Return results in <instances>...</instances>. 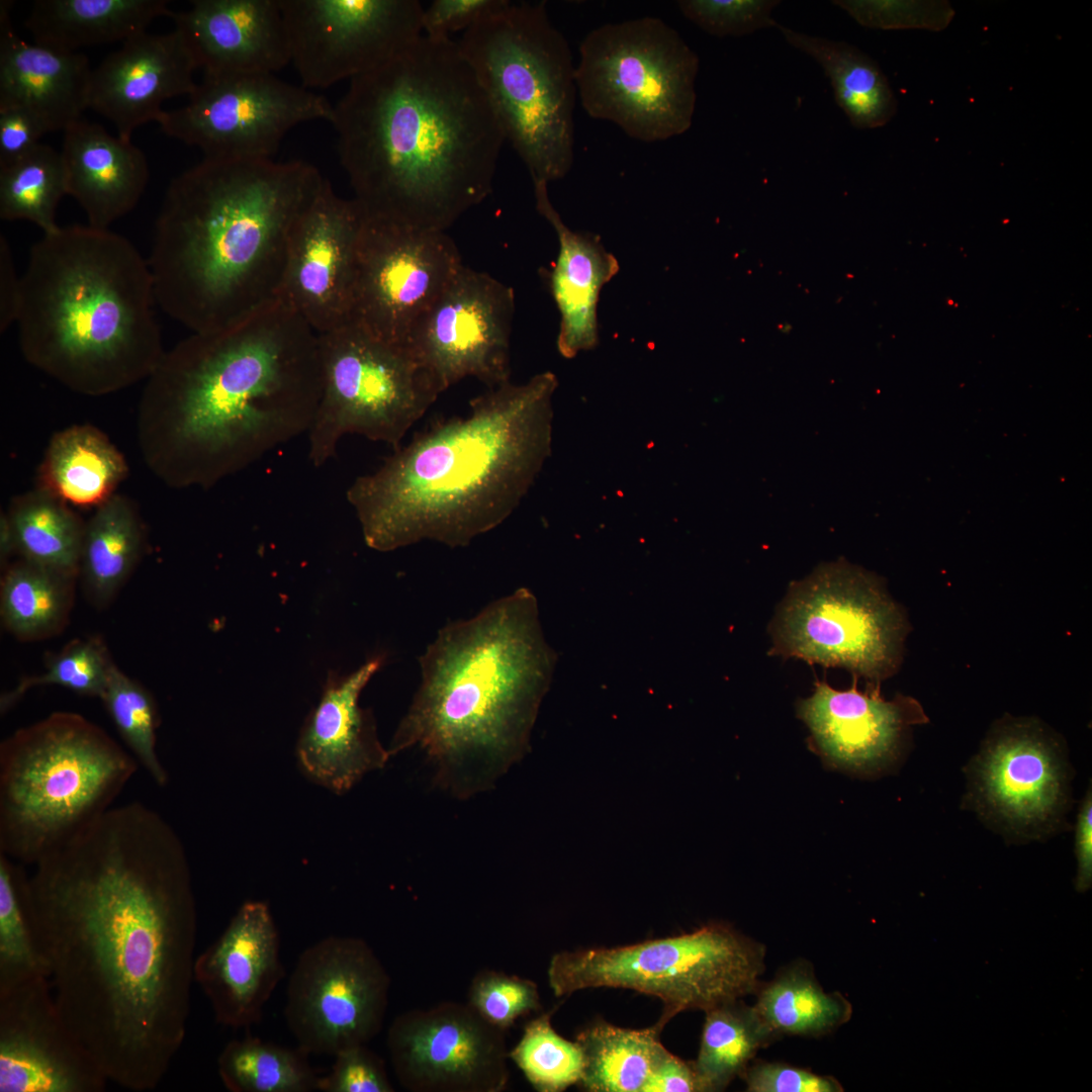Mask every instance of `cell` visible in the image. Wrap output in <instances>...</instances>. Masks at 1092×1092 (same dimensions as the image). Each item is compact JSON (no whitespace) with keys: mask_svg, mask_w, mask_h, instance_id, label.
Here are the masks:
<instances>
[{"mask_svg":"<svg viewBox=\"0 0 1092 1092\" xmlns=\"http://www.w3.org/2000/svg\"><path fill=\"white\" fill-rule=\"evenodd\" d=\"M26 876L58 1008L108 1081L156 1088L187 1030L197 915L175 830L113 806Z\"/></svg>","mask_w":1092,"mask_h":1092,"instance_id":"6da1fadb","label":"cell"},{"mask_svg":"<svg viewBox=\"0 0 1092 1092\" xmlns=\"http://www.w3.org/2000/svg\"><path fill=\"white\" fill-rule=\"evenodd\" d=\"M326 180L301 160L205 157L174 177L148 258L158 306L211 333L281 300L292 233Z\"/></svg>","mask_w":1092,"mask_h":1092,"instance_id":"5b68a950","label":"cell"},{"mask_svg":"<svg viewBox=\"0 0 1092 1092\" xmlns=\"http://www.w3.org/2000/svg\"><path fill=\"white\" fill-rule=\"evenodd\" d=\"M555 659L528 589L447 623L419 657L420 686L390 756L418 747L458 799L490 790L525 754Z\"/></svg>","mask_w":1092,"mask_h":1092,"instance_id":"8992f818","label":"cell"},{"mask_svg":"<svg viewBox=\"0 0 1092 1092\" xmlns=\"http://www.w3.org/2000/svg\"><path fill=\"white\" fill-rule=\"evenodd\" d=\"M26 875L0 852V991L39 978L49 965L26 893Z\"/></svg>","mask_w":1092,"mask_h":1092,"instance_id":"60d3db41","label":"cell"},{"mask_svg":"<svg viewBox=\"0 0 1092 1092\" xmlns=\"http://www.w3.org/2000/svg\"><path fill=\"white\" fill-rule=\"evenodd\" d=\"M513 288L465 265L417 323L410 349L442 391L466 377L510 382Z\"/></svg>","mask_w":1092,"mask_h":1092,"instance_id":"d6986e66","label":"cell"},{"mask_svg":"<svg viewBox=\"0 0 1092 1092\" xmlns=\"http://www.w3.org/2000/svg\"><path fill=\"white\" fill-rule=\"evenodd\" d=\"M11 1L0 4V109L33 114L48 132L65 130L89 108L92 71L79 52L29 43L14 30Z\"/></svg>","mask_w":1092,"mask_h":1092,"instance_id":"83f0119b","label":"cell"},{"mask_svg":"<svg viewBox=\"0 0 1092 1092\" xmlns=\"http://www.w3.org/2000/svg\"><path fill=\"white\" fill-rule=\"evenodd\" d=\"M107 1082L66 1024L48 978L0 991V1092H101Z\"/></svg>","mask_w":1092,"mask_h":1092,"instance_id":"44dd1931","label":"cell"},{"mask_svg":"<svg viewBox=\"0 0 1092 1092\" xmlns=\"http://www.w3.org/2000/svg\"><path fill=\"white\" fill-rule=\"evenodd\" d=\"M68 195L84 210L88 224L109 229L141 200L150 177L143 151L84 119L64 130L61 150Z\"/></svg>","mask_w":1092,"mask_h":1092,"instance_id":"f1b7e54d","label":"cell"},{"mask_svg":"<svg viewBox=\"0 0 1092 1092\" xmlns=\"http://www.w3.org/2000/svg\"><path fill=\"white\" fill-rule=\"evenodd\" d=\"M536 209L553 228L558 255L549 274V287L560 313L557 349L565 358L594 349L599 343L597 307L600 293L619 271V263L599 237L569 229L553 206L548 183L533 181Z\"/></svg>","mask_w":1092,"mask_h":1092,"instance_id":"f546056e","label":"cell"},{"mask_svg":"<svg viewBox=\"0 0 1092 1092\" xmlns=\"http://www.w3.org/2000/svg\"><path fill=\"white\" fill-rule=\"evenodd\" d=\"M170 17L203 76L276 74L291 63L279 0H194Z\"/></svg>","mask_w":1092,"mask_h":1092,"instance_id":"4316f807","label":"cell"},{"mask_svg":"<svg viewBox=\"0 0 1092 1092\" xmlns=\"http://www.w3.org/2000/svg\"><path fill=\"white\" fill-rule=\"evenodd\" d=\"M165 0H37L25 26L34 42L78 52L84 47L125 41L172 14Z\"/></svg>","mask_w":1092,"mask_h":1092,"instance_id":"4dcf8cb0","label":"cell"},{"mask_svg":"<svg viewBox=\"0 0 1092 1092\" xmlns=\"http://www.w3.org/2000/svg\"><path fill=\"white\" fill-rule=\"evenodd\" d=\"M22 299V279L17 274L11 248L0 236V331L16 324Z\"/></svg>","mask_w":1092,"mask_h":1092,"instance_id":"11a10c76","label":"cell"},{"mask_svg":"<svg viewBox=\"0 0 1092 1092\" xmlns=\"http://www.w3.org/2000/svg\"><path fill=\"white\" fill-rule=\"evenodd\" d=\"M113 664L99 641L74 640L48 658L44 672L23 678L4 693L0 711L6 713L28 690L39 686H60L80 696L101 699Z\"/></svg>","mask_w":1092,"mask_h":1092,"instance_id":"f6af8a7d","label":"cell"},{"mask_svg":"<svg viewBox=\"0 0 1092 1092\" xmlns=\"http://www.w3.org/2000/svg\"><path fill=\"white\" fill-rule=\"evenodd\" d=\"M762 943L713 923L693 932L616 947L563 950L548 968L557 997L588 988L630 989L654 996L661 1029L685 1010H708L754 994L765 969Z\"/></svg>","mask_w":1092,"mask_h":1092,"instance_id":"30bf717a","label":"cell"},{"mask_svg":"<svg viewBox=\"0 0 1092 1092\" xmlns=\"http://www.w3.org/2000/svg\"><path fill=\"white\" fill-rule=\"evenodd\" d=\"M280 946L268 905L247 901L195 959L194 981L209 1000L217 1023L249 1028L261 1020L285 976Z\"/></svg>","mask_w":1092,"mask_h":1092,"instance_id":"cb8c5ba5","label":"cell"},{"mask_svg":"<svg viewBox=\"0 0 1092 1092\" xmlns=\"http://www.w3.org/2000/svg\"><path fill=\"white\" fill-rule=\"evenodd\" d=\"M322 390L307 432L308 459L320 467L340 440L356 434L397 449L443 392L408 349L349 322L317 335Z\"/></svg>","mask_w":1092,"mask_h":1092,"instance_id":"7c38bea8","label":"cell"},{"mask_svg":"<svg viewBox=\"0 0 1092 1092\" xmlns=\"http://www.w3.org/2000/svg\"><path fill=\"white\" fill-rule=\"evenodd\" d=\"M463 266L446 232L420 231L365 214L350 322L411 350L417 323Z\"/></svg>","mask_w":1092,"mask_h":1092,"instance_id":"e0dca14e","label":"cell"},{"mask_svg":"<svg viewBox=\"0 0 1092 1092\" xmlns=\"http://www.w3.org/2000/svg\"><path fill=\"white\" fill-rule=\"evenodd\" d=\"M777 0H681L682 15L711 35L742 36L778 27L772 18Z\"/></svg>","mask_w":1092,"mask_h":1092,"instance_id":"c3c4849f","label":"cell"},{"mask_svg":"<svg viewBox=\"0 0 1092 1092\" xmlns=\"http://www.w3.org/2000/svg\"><path fill=\"white\" fill-rule=\"evenodd\" d=\"M457 42L532 181L565 177L574 160L575 66L545 2L510 3Z\"/></svg>","mask_w":1092,"mask_h":1092,"instance_id":"9c48e42d","label":"cell"},{"mask_svg":"<svg viewBox=\"0 0 1092 1092\" xmlns=\"http://www.w3.org/2000/svg\"><path fill=\"white\" fill-rule=\"evenodd\" d=\"M128 751L151 779L165 787L169 775L157 751V703L139 681L113 664L100 699Z\"/></svg>","mask_w":1092,"mask_h":1092,"instance_id":"7bdbcfd3","label":"cell"},{"mask_svg":"<svg viewBox=\"0 0 1092 1092\" xmlns=\"http://www.w3.org/2000/svg\"><path fill=\"white\" fill-rule=\"evenodd\" d=\"M390 977L372 947L354 936H327L298 957L284 1016L298 1048L329 1055L367 1044L381 1030Z\"/></svg>","mask_w":1092,"mask_h":1092,"instance_id":"2e32d148","label":"cell"},{"mask_svg":"<svg viewBox=\"0 0 1092 1092\" xmlns=\"http://www.w3.org/2000/svg\"><path fill=\"white\" fill-rule=\"evenodd\" d=\"M330 123L369 217L446 232L491 192L506 138L458 42L423 34L349 81Z\"/></svg>","mask_w":1092,"mask_h":1092,"instance_id":"7a4b0ae2","label":"cell"},{"mask_svg":"<svg viewBox=\"0 0 1092 1092\" xmlns=\"http://www.w3.org/2000/svg\"><path fill=\"white\" fill-rule=\"evenodd\" d=\"M643 1092H702L693 1062L688 1063L669 1053H660Z\"/></svg>","mask_w":1092,"mask_h":1092,"instance_id":"db71d44e","label":"cell"},{"mask_svg":"<svg viewBox=\"0 0 1092 1092\" xmlns=\"http://www.w3.org/2000/svg\"><path fill=\"white\" fill-rule=\"evenodd\" d=\"M300 85L326 89L383 66L423 35L417 0H279Z\"/></svg>","mask_w":1092,"mask_h":1092,"instance_id":"ac0fdd59","label":"cell"},{"mask_svg":"<svg viewBox=\"0 0 1092 1092\" xmlns=\"http://www.w3.org/2000/svg\"><path fill=\"white\" fill-rule=\"evenodd\" d=\"M832 4L861 26L884 30L941 31L956 15L944 0H835Z\"/></svg>","mask_w":1092,"mask_h":1092,"instance_id":"7dc6e473","label":"cell"},{"mask_svg":"<svg viewBox=\"0 0 1092 1092\" xmlns=\"http://www.w3.org/2000/svg\"><path fill=\"white\" fill-rule=\"evenodd\" d=\"M383 661L377 655L350 673L330 671L318 704L300 729L296 743L300 769L334 793H346L391 757L378 738L371 710L359 705L361 692Z\"/></svg>","mask_w":1092,"mask_h":1092,"instance_id":"d4e9b609","label":"cell"},{"mask_svg":"<svg viewBox=\"0 0 1092 1092\" xmlns=\"http://www.w3.org/2000/svg\"><path fill=\"white\" fill-rule=\"evenodd\" d=\"M307 1054L246 1035L229 1041L217 1059L219 1078L231 1092H311L318 1076Z\"/></svg>","mask_w":1092,"mask_h":1092,"instance_id":"ab89813d","label":"cell"},{"mask_svg":"<svg viewBox=\"0 0 1092 1092\" xmlns=\"http://www.w3.org/2000/svg\"><path fill=\"white\" fill-rule=\"evenodd\" d=\"M127 475L122 454L98 429L76 425L55 434L39 467L40 488L80 507H98Z\"/></svg>","mask_w":1092,"mask_h":1092,"instance_id":"1f68e13d","label":"cell"},{"mask_svg":"<svg viewBox=\"0 0 1092 1092\" xmlns=\"http://www.w3.org/2000/svg\"><path fill=\"white\" fill-rule=\"evenodd\" d=\"M138 434L173 488L214 486L308 432L321 398L317 334L284 300L165 351L146 379Z\"/></svg>","mask_w":1092,"mask_h":1092,"instance_id":"3957f363","label":"cell"},{"mask_svg":"<svg viewBox=\"0 0 1092 1092\" xmlns=\"http://www.w3.org/2000/svg\"><path fill=\"white\" fill-rule=\"evenodd\" d=\"M965 772L963 804L1006 841L1043 840L1068 827L1072 765L1063 740L1038 719L995 722Z\"/></svg>","mask_w":1092,"mask_h":1092,"instance_id":"5bb4252c","label":"cell"},{"mask_svg":"<svg viewBox=\"0 0 1092 1092\" xmlns=\"http://www.w3.org/2000/svg\"><path fill=\"white\" fill-rule=\"evenodd\" d=\"M8 515L21 559L79 575L85 524L64 500L39 487L15 499Z\"/></svg>","mask_w":1092,"mask_h":1092,"instance_id":"74e56055","label":"cell"},{"mask_svg":"<svg viewBox=\"0 0 1092 1092\" xmlns=\"http://www.w3.org/2000/svg\"><path fill=\"white\" fill-rule=\"evenodd\" d=\"M49 133L30 112L16 107L0 109V167L21 159Z\"/></svg>","mask_w":1092,"mask_h":1092,"instance_id":"f5cc1de1","label":"cell"},{"mask_svg":"<svg viewBox=\"0 0 1092 1092\" xmlns=\"http://www.w3.org/2000/svg\"><path fill=\"white\" fill-rule=\"evenodd\" d=\"M741 1078L749 1092H841L832 1076L784 1063L758 1061L749 1065Z\"/></svg>","mask_w":1092,"mask_h":1092,"instance_id":"f907efd6","label":"cell"},{"mask_svg":"<svg viewBox=\"0 0 1092 1092\" xmlns=\"http://www.w3.org/2000/svg\"><path fill=\"white\" fill-rule=\"evenodd\" d=\"M326 97L275 74L203 76L181 107L157 121L168 136L205 158L273 159L287 133L302 123L331 121Z\"/></svg>","mask_w":1092,"mask_h":1092,"instance_id":"9a60e30c","label":"cell"},{"mask_svg":"<svg viewBox=\"0 0 1092 1092\" xmlns=\"http://www.w3.org/2000/svg\"><path fill=\"white\" fill-rule=\"evenodd\" d=\"M364 217L354 198L326 180L292 233L281 299L317 335L350 322Z\"/></svg>","mask_w":1092,"mask_h":1092,"instance_id":"7402d4cb","label":"cell"},{"mask_svg":"<svg viewBox=\"0 0 1092 1092\" xmlns=\"http://www.w3.org/2000/svg\"><path fill=\"white\" fill-rule=\"evenodd\" d=\"M16 322L26 361L91 396L147 379L165 351L148 263L109 229L59 226L30 249Z\"/></svg>","mask_w":1092,"mask_h":1092,"instance_id":"52a82bcc","label":"cell"},{"mask_svg":"<svg viewBox=\"0 0 1092 1092\" xmlns=\"http://www.w3.org/2000/svg\"><path fill=\"white\" fill-rule=\"evenodd\" d=\"M74 579L24 559L7 566L0 592L5 628L25 640L60 631L72 606Z\"/></svg>","mask_w":1092,"mask_h":1092,"instance_id":"f35d334b","label":"cell"},{"mask_svg":"<svg viewBox=\"0 0 1092 1092\" xmlns=\"http://www.w3.org/2000/svg\"><path fill=\"white\" fill-rule=\"evenodd\" d=\"M68 195L60 152L38 144L21 159L0 167V217L28 220L43 234L56 231V211Z\"/></svg>","mask_w":1092,"mask_h":1092,"instance_id":"b9f144b4","label":"cell"},{"mask_svg":"<svg viewBox=\"0 0 1092 1092\" xmlns=\"http://www.w3.org/2000/svg\"><path fill=\"white\" fill-rule=\"evenodd\" d=\"M139 766L77 713L16 730L0 744V852L36 864L113 807Z\"/></svg>","mask_w":1092,"mask_h":1092,"instance_id":"ba28073f","label":"cell"},{"mask_svg":"<svg viewBox=\"0 0 1092 1092\" xmlns=\"http://www.w3.org/2000/svg\"><path fill=\"white\" fill-rule=\"evenodd\" d=\"M700 1050L693 1062L702 1092L724 1090L742 1076L759 1050L780 1036L754 1006L738 1000L705 1011Z\"/></svg>","mask_w":1092,"mask_h":1092,"instance_id":"d590c367","label":"cell"},{"mask_svg":"<svg viewBox=\"0 0 1092 1092\" xmlns=\"http://www.w3.org/2000/svg\"><path fill=\"white\" fill-rule=\"evenodd\" d=\"M509 1058L540 1092H560L582 1079V1050L577 1041L567 1040L555 1031L550 1013L526 1025Z\"/></svg>","mask_w":1092,"mask_h":1092,"instance_id":"ee69618b","label":"cell"},{"mask_svg":"<svg viewBox=\"0 0 1092 1092\" xmlns=\"http://www.w3.org/2000/svg\"><path fill=\"white\" fill-rule=\"evenodd\" d=\"M549 371L511 381L469 401L400 445L347 490L365 543L388 552L425 540L468 546L504 523L551 454Z\"/></svg>","mask_w":1092,"mask_h":1092,"instance_id":"277c9868","label":"cell"},{"mask_svg":"<svg viewBox=\"0 0 1092 1092\" xmlns=\"http://www.w3.org/2000/svg\"><path fill=\"white\" fill-rule=\"evenodd\" d=\"M908 623L878 579L829 564L789 589L770 626L772 653L880 682L901 662Z\"/></svg>","mask_w":1092,"mask_h":1092,"instance_id":"4fadbf2b","label":"cell"},{"mask_svg":"<svg viewBox=\"0 0 1092 1092\" xmlns=\"http://www.w3.org/2000/svg\"><path fill=\"white\" fill-rule=\"evenodd\" d=\"M656 1024L629 1029L597 1023L576 1037L584 1069L579 1084L592 1092H643L664 1046Z\"/></svg>","mask_w":1092,"mask_h":1092,"instance_id":"8d00e7d4","label":"cell"},{"mask_svg":"<svg viewBox=\"0 0 1092 1092\" xmlns=\"http://www.w3.org/2000/svg\"><path fill=\"white\" fill-rule=\"evenodd\" d=\"M754 994V1008L779 1036H823L852 1014L849 1001L839 992H825L812 967L802 961L783 968L769 982H760Z\"/></svg>","mask_w":1092,"mask_h":1092,"instance_id":"e575fe53","label":"cell"},{"mask_svg":"<svg viewBox=\"0 0 1092 1092\" xmlns=\"http://www.w3.org/2000/svg\"><path fill=\"white\" fill-rule=\"evenodd\" d=\"M466 1003L486 1022L505 1031L519 1017L539 1010L540 997L530 980L481 970L470 982Z\"/></svg>","mask_w":1092,"mask_h":1092,"instance_id":"bcb514c9","label":"cell"},{"mask_svg":"<svg viewBox=\"0 0 1092 1092\" xmlns=\"http://www.w3.org/2000/svg\"><path fill=\"white\" fill-rule=\"evenodd\" d=\"M810 730L809 746L837 769L871 777L891 767L902 754L909 730L928 718L913 698L897 695L887 701L879 688L864 692L855 684L838 691L816 680L811 697L797 706Z\"/></svg>","mask_w":1092,"mask_h":1092,"instance_id":"603a6c76","label":"cell"},{"mask_svg":"<svg viewBox=\"0 0 1092 1092\" xmlns=\"http://www.w3.org/2000/svg\"><path fill=\"white\" fill-rule=\"evenodd\" d=\"M17 552L16 538L8 514H1L0 518V560L1 566L6 568L11 555Z\"/></svg>","mask_w":1092,"mask_h":1092,"instance_id":"6f0895ef","label":"cell"},{"mask_svg":"<svg viewBox=\"0 0 1092 1092\" xmlns=\"http://www.w3.org/2000/svg\"><path fill=\"white\" fill-rule=\"evenodd\" d=\"M197 62L183 35L139 33L122 42L92 71L89 108L110 120L123 140L158 121L163 103L194 92Z\"/></svg>","mask_w":1092,"mask_h":1092,"instance_id":"484cf974","label":"cell"},{"mask_svg":"<svg viewBox=\"0 0 1092 1092\" xmlns=\"http://www.w3.org/2000/svg\"><path fill=\"white\" fill-rule=\"evenodd\" d=\"M789 44L811 57L829 78L836 103L852 126L873 129L886 125L898 102L879 64L846 41L832 40L777 27Z\"/></svg>","mask_w":1092,"mask_h":1092,"instance_id":"d6a6232c","label":"cell"},{"mask_svg":"<svg viewBox=\"0 0 1092 1092\" xmlns=\"http://www.w3.org/2000/svg\"><path fill=\"white\" fill-rule=\"evenodd\" d=\"M1075 854L1078 863L1076 886L1081 892L1091 886L1092 878V792L1087 789L1079 805L1075 824Z\"/></svg>","mask_w":1092,"mask_h":1092,"instance_id":"9f6ffc18","label":"cell"},{"mask_svg":"<svg viewBox=\"0 0 1092 1092\" xmlns=\"http://www.w3.org/2000/svg\"><path fill=\"white\" fill-rule=\"evenodd\" d=\"M699 57L657 17L610 22L579 46L577 95L593 118L653 143L690 129L696 108Z\"/></svg>","mask_w":1092,"mask_h":1092,"instance_id":"8fae6325","label":"cell"},{"mask_svg":"<svg viewBox=\"0 0 1092 1092\" xmlns=\"http://www.w3.org/2000/svg\"><path fill=\"white\" fill-rule=\"evenodd\" d=\"M510 3L507 0H435L424 9L423 31L431 38H450L451 33L466 31Z\"/></svg>","mask_w":1092,"mask_h":1092,"instance_id":"816d5d0a","label":"cell"},{"mask_svg":"<svg viewBox=\"0 0 1092 1092\" xmlns=\"http://www.w3.org/2000/svg\"><path fill=\"white\" fill-rule=\"evenodd\" d=\"M330 1073L318 1077L322 1092H393L383 1060L366 1044L347 1048L335 1056Z\"/></svg>","mask_w":1092,"mask_h":1092,"instance_id":"681fc988","label":"cell"},{"mask_svg":"<svg viewBox=\"0 0 1092 1092\" xmlns=\"http://www.w3.org/2000/svg\"><path fill=\"white\" fill-rule=\"evenodd\" d=\"M386 1046L411 1092H502L510 1080L504 1031L467 1003L441 1002L396 1016Z\"/></svg>","mask_w":1092,"mask_h":1092,"instance_id":"ffe728a7","label":"cell"},{"mask_svg":"<svg viewBox=\"0 0 1092 1092\" xmlns=\"http://www.w3.org/2000/svg\"><path fill=\"white\" fill-rule=\"evenodd\" d=\"M144 546V525L131 500L115 493L96 508L85 524L79 570L93 603H109L132 572Z\"/></svg>","mask_w":1092,"mask_h":1092,"instance_id":"836d02e7","label":"cell"}]
</instances>
